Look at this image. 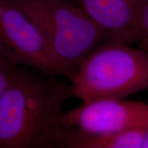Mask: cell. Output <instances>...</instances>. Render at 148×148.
Returning <instances> with one entry per match:
<instances>
[{"label":"cell","instance_id":"cell-1","mask_svg":"<svg viewBox=\"0 0 148 148\" xmlns=\"http://www.w3.org/2000/svg\"><path fill=\"white\" fill-rule=\"evenodd\" d=\"M16 66L0 99V148H56L70 82Z\"/></svg>","mask_w":148,"mask_h":148},{"label":"cell","instance_id":"cell-2","mask_svg":"<svg viewBox=\"0 0 148 148\" xmlns=\"http://www.w3.org/2000/svg\"><path fill=\"white\" fill-rule=\"evenodd\" d=\"M69 82L82 103L124 99L148 88V56L140 48L108 39L86 56Z\"/></svg>","mask_w":148,"mask_h":148},{"label":"cell","instance_id":"cell-3","mask_svg":"<svg viewBox=\"0 0 148 148\" xmlns=\"http://www.w3.org/2000/svg\"><path fill=\"white\" fill-rule=\"evenodd\" d=\"M12 2L39 28L53 54L69 72L70 79L86 56L101 42L110 39L74 0Z\"/></svg>","mask_w":148,"mask_h":148},{"label":"cell","instance_id":"cell-4","mask_svg":"<svg viewBox=\"0 0 148 148\" xmlns=\"http://www.w3.org/2000/svg\"><path fill=\"white\" fill-rule=\"evenodd\" d=\"M0 53L15 66L70 79L39 28L10 0H0Z\"/></svg>","mask_w":148,"mask_h":148},{"label":"cell","instance_id":"cell-5","mask_svg":"<svg viewBox=\"0 0 148 148\" xmlns=\"http://www.w3.org/2000/svg\"><path fill=\"white\" fill-rule=\"evenodd\" d=\"M62 123L92 134L148 129V104L124 99L82 103L64 111Z\"/></svg>","mask_w":148,"mask_h":148},{"label":"cell","instance_id":"cell-6","mask_svg":"<svg viewBox=\"0 0 148 148\" xmlns=\"http://www.w3.org/2000/svg\"><path fill=\"white\" fill-rule=\"evenodd\" d=\"M110 39L132 45L138 37L142 0H74Z\"/></svg>","mask_w":148,"mask_h":148},{"label":"cell","instance_id":"cell-7","mask_svg":"<svg viewBox=\"0 0 148 148\" xmlns=\"http://www.w3.org/2000/svg\"><path fill=\"white\" fill-rule=\"evenodd\" d=\"M146 129L92 134L62 124L57 138L59 148H142Z\"/></svg>","mask_w":148,"mask_h":148},{"label":"cell","instance_id":"cell-8","mask_svg":"<svg viewBox=\"0 0 148 148\" xmlns=\"http://www.w3.org/2000/svg\"><path fill=\"white\" fill-rule=\"evenodd\" d=\"M138 48L148 56V0H142L138 18Z\"/></svg>","mask_w":148,"mask_h":148},{"label":"cell","instance_id":"cell-9","mask_svg":"<svg viewBox=\"0 0 148 148\" xmlns=\"http://www.w3.org/2000/svg\"><path fill=\"white\" fill-rule=\"evenodd\" d=\"M16 66L0 53V99L10 82Z\"/></svg>","mask_w":148,"mask_h":148},{"label":"cell","instance_id":"cell-10","mask_svg":"<svg viewBox=\"0 0 148 148\" xmlns=\"http://www.w3.org/2000/svg\"><path fill=\"white\" fill-rule=\"evenodd\" d=\"M142 148H148V129H146L145 131Z\"/></svg>","mask_w":148,"mask_h":148},{"label":"cell","instance_id":"cell-11","mask_svg":"<svg viewBox=\"0 0 148 148\" xmlns=\"http://www.w3.org/2000/svg\"><path fill=\"white\" fill-rule=\"evenodd\" d=\"M10 1H18V0H10Z\"/></svg>","mask_w":148,"mask_h":148}]
</instances>
